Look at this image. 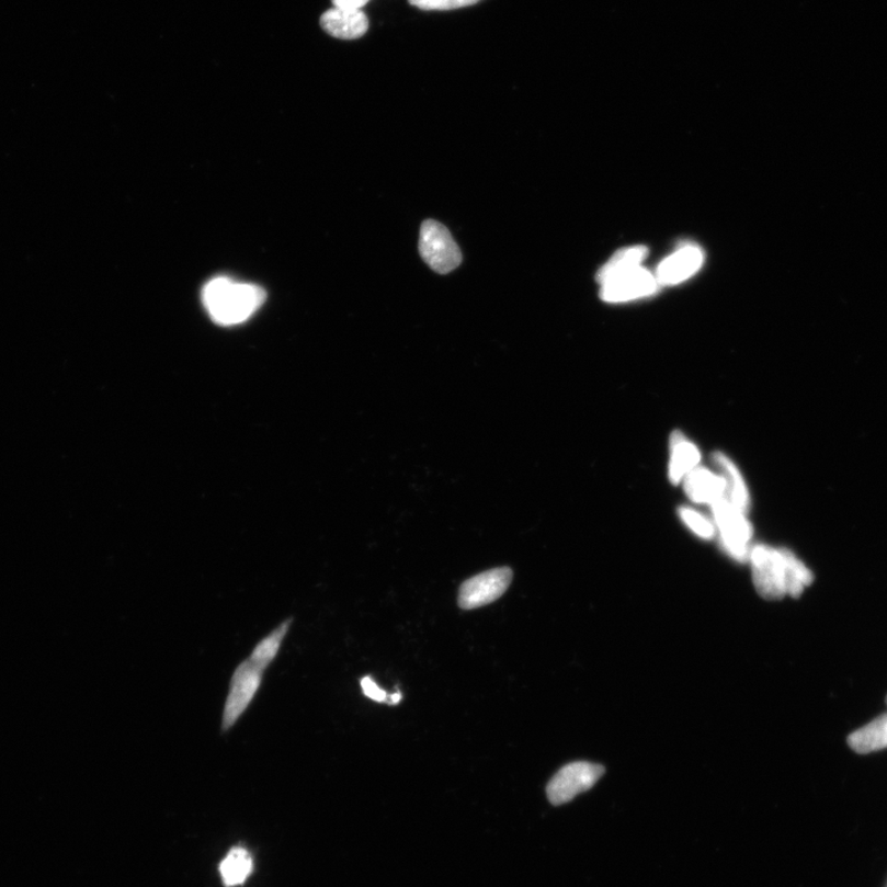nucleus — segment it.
I'll return each instance as SVG.
<instances>
[{"label":"nucleus","mask_w":887,"mask_h":887,"mask_svg":"<svg viewBox=\"0 0 887 887\" xmlns=\"http://www.w3.org/2000/svg\"><path fill=\"white\" fill-rule=\"evenodd\" d=\"M265 292L252 284L215 277L203 291L204 306L213 320L223 326L241 325L264 304Z\"/></svg>","instance_id":"obj_1"},{"label":"nucleus","mask_w":887,"mask_h":887,"mask_svg":"<svg viewBox=\"0 0 887 887\" xmlns=\"http://www.w3.org/2000/svg\"><path fill=\"white\" fill-rule=\"evenodd\" d=\"M792 551L755 545L751 549L753 582L757 592L766 601H780L787 595L789 557Z\"/></svg>","instance_id":"obj_2"},{"label":"nucleus","mask_w":887,"mask_h":887,"mask_svg":"<svg viewBox=\"0 0 887 887\" xmlns=\"http://www.w3.org/2000/svg\"><path fill=\"white\" fill-rule=\"evenodd\" d=\"M269 666L271 664L251 655L236 668L231 682H229V692L223 716V734L232 729L237 721L241 719L248 706L254 701Z\"/></svg>","instance_id":"obj_3"},{"label":"nucleus","mask_w":887,"mask_h":887,"mask_svg":"<svg viewBox=\"0 0 887 887\" xmlns=\"http://www.w3.org/2000/svg\"><path fill=\"white\" fill-rule=\"evenodd\" d=\"M712 510L726 553H729L737 561H749L753 532L746 513L741 512L726 497L714 502Z\"/></svg>","instance_id":"obj_4"},{"label":"nucleus","mask_w":887,"mask_h":887,"mask_svg":"<svg viewBox=\"0 0 887 887\" xmlns=\"http://www.w3.org/2000/svg\"><path fill=\"white\" fill-rule=\"evenodd\" d=\"M420 253L423 261L437 274H448L462 264L460 248L448 229L434 220H427L421 227Z\"/></svg>","instance_id":"obj_5"},{"label":"nucleus","mask_w":887,"mask_h":887,"mask_svg":"<svg viewBox=\"0 0 887 887\" xmlns=\"http://www.w3.org/2000/svg\"><path fill=\"white\" fill-rule=\"evenodd\" d=\"M605 770L601 764L573 762L558 771L546 787L547 797L555 806L570 803L577 795L592 789Z\"/></svg>","instance_id":"obj_6"},{"label":"nucleus","mask_w":887,"mask_h":887,"mask_svg":"<svg viewBox=\"0 0 887 887\" xmlns=\"http://www.w3.org/2000/svg\"><path fill=\"white\" fill-rule=\"evenodd\" d=\"M513 571L510 567L493 568V570L477 575L467 580L458 592V606L464 611L477 610L500 600L510 588Z\"/></svg>","instance_id":"obj_7"},{"label":"nucleus","mask_w":887,"mask_h":887,"mask_svg":"<svg viewBox=\"0 0 887 887\" xmlns=\"http://www.w3.org/2000/svg\"><path fill=\"white\" fill-rule=\"evenodd\" d=\"M601 297L606 303H625L656 293L659 283L650 272L637 268L602 285Z\"/></svg>","instance_id":"obj_8"},{"label":"nucleus","mask_w":887,"mask_h":887,"mask_svg":"<svg viewBox=\"0 0 887 887\" xmlns=\"http://www.w3.org/2000/svg\"><path fill=\"white\" fill-rule=\"evenodd\" d=\"M704 261V254L697 247H684L664 259L657 269L656 281L662 285L683 283L697 271Z\"/></svg>","instance_id":"obj_9"},{"label":"nucleus","mask_w":887,"mask_h":887,"mask_svg":"<svg viewBox=\"0 0 887 887\" xmlns=\"http://www.w3.org/2000/svg\"><path fill=\"white\" fill-rule=\"evenodd\" d=\"M321 26L333 37L354 39L366 34L368 20L361 9L333 8L321 16Z\"/></svg>","instance_id":"obj_10"},{"label":"nucleus","mask_w":887,"mask_h":887,"mask_svg":"<svg viewBox=\"0 0 887 887\" xmlns=\"http://www.w3.org/2000/svg\"><path fill=\"white\" fill-rule=\"evenodd\" d=\"M684 490L694 503L713 504L726 496V481L705 467L697 466L684 478Z\"/></svg>","instance_id":"obj_11"},{"label":"nucleus","mask_w":887,"mask_h":887,"mask_svg":"<svg viewBox=\"0 0 887 887\" xmlns=\"http://www.w3.org/2000/svg\"><path fill=\"white\" fill-rule=\"evenodd\" d=\"M671 452L670 480L678 485L700 466L702 455L700 448L680 432L672 435Z\"/></svg>","instance_id":"obj_12"},{"label":"nucleus","mask_w":887,"mask_h":887,"mask_svg":"<svg viewBox=\"0 0 887 887\" xmlns=\"http://www.w3.org/2000/svg\"><path fill=\"white\" fill-rule=\"evenodd\" d=\"M714 463L726 481V498L743 513L749 512L750 493L739 468L723 453L714 455Z\"/></svg>","instance_id":"obj_13"},{"label":"nucleus","mask_w":887,"mask_h":887,"mask_svg":"<svg viewBox=\"0 0 887 887\" xmlns=\"http://www.w3.org/2000/svg\"><path fill=\"white\" fill-rule=\"evenodd\" d=\"M852 750L861 754L872 753L887 747V714L862 727L850 736Z\"/></svg>","instance_id":"obj_14"},{"label":"nucleus","mask_w":887,"mask_h":887,"mask_svg":"<svg viewBox=\"0 0 887 887\" xmlns=\"http://www.w3.org/2000/svg\"><path fill=\"white\" fill-rule=\"evenodd\" d=\"M252 872V855L242 846H235L220 864V875L227 887L243 885Z\"/></svg>","instance_id":"obj_15"},{"label":"nucleus","mask_w":887,"mask_h":887,"mask_svg":"<svg viewBox=\"0 0 887 887\" xmlns=\"http://www.w3.org/2000/svg\"><path fill=\"white\" fill-rule=\"evenodd\" d=\"M647 252L649 251H647L646 247H634L615 254L611 261L601 269L600 273H598L596 281L603 285L616 276L640 268Z\"/></svg>","instance_id":"obj_16"},{"label":"nucleus","mask_w":887,"mask_h":887,"mask_svg":"<svg viewBox=\"0 0 887 887\" xmlns=\"http://www.w3.org/2000/svg\"><path fill=\"white\" fill-rule=\"evenodd\" d=\"M680 515L684 524L690 527L694 534L703 537L705 541L713 539L715 526L703 514L697 513L693 508L683 507L680 510Z\"/></svg>","instance_id":"obj_17"},{"label":"nucleus","mask_w":887,"mask_h":887,"mask_svg":"<svg viewBox=\"0 0 887 887\" xmlns=\"http://www.w3.org/2000/svg\"><path fill=\"white\" fill-rule=\"evenodd\" d=\"M481 0H410V4L423 10H452L470 7Z\"/></svg>","instance_id":"obj_18"},{"label":"nucleus","mask_w":887,"mask_h":887,"mask_svg":"<svg viewBox=\"0 0 887 887\" xmlns=\"http://www.w3.org/2000/svg\"><path fill=\"white\" fill-rule=\"evenodd\" d=\"M362 687H363L364 694L367 697H371V700H373L375 702H378V703L387 702L386 701L387 700L386 692L380 690V687L377 686V684L372 680L371 676L363 678Z\"/></svg>","instance_id":"obj_19"},{"label":"nucleus","mask_w":887,"mask_h":887,"mask_svg":"<svg viewBox=\"0 0 887 887\" xmlns=\"http://www.w3.org/2000/svg\"><path fill=\"white\" fill-rule=\"evenodd\" d=\"M334 8L339 9H361L371 0H332Z\"/></svg>","instance_id":"obj_20"},{"label":"nucleus","mask_w":887,"mask_h":887,"mask_svg":"<svg viewBox=\"0 0 887 887\" xmlns=\"http://www.w3.org/2000/svg\"><path fill=\"white\" fill-rule=\"evenodd\" d=\"M401 700H402V694L400 692H398V693L391 695L390 702H388V703H390L391 705H397L398 703L401 702Z\"/></svg>","instance_id":"obj_21"}]
</instances>
